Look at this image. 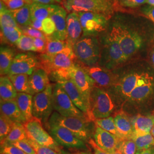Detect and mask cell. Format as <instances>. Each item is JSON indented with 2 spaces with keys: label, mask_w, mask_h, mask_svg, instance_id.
Masks as SVG:
<instances>
[{
  "label": "cell",
  "mask_w": 154,
  "mask_h": 154,
  "mask_svg": "<svg viewBox=\"0 0 154 154\" xmlns=\"http://www.w3.org/2000/svg\"><path fill=\"white\" fill-rule=\"evenodd\" d=\"M131 139L133 140L135 143L137 152L154 147V138L151 133L143 135L134 133Z\"/></svg>",
  "instance_id": "cell-34"
},
{
  "label": "cell",
  "mask_w": 154,
  "mask_h": 154,
  "mask_svg": "<svg viewBox=\"0 0 154 154\" xmlns=\"http://www.w3.org/2000/svg\"><path fill=\"white\" fill-rule=\"evenodd\" d=\"M90 122L87 119L78 117H66L54 112L50 116L47 124L58 125L64 127L72 132L77 138L84 142L91 139L92 131Z\"/></svg>",
  "instance_id": "cell-4"
},
{
  "label": "cell",
  "mask_w": 154,
  "mask_h": 154,
  "mask_svg": "<svg viewBox=\"0 0 154 154\" xmlns=\"http://www.w3.org/2000/svg\"><path fill=\"white\" fill-rule=\"evenodd\" d=\"M146 73H131L123 77L119 82L115 84L116 92L121 97L128 98Z\"/></svg>",
  "instance_id": "cell-19"
},
{
  "label": "cell",
  "mask_w": 154,
  "mask_h": 154,
  "mask_svg": "<svg viewBox=\"0 0 154 154\" xmlns=\"http://www.w3.org/2000/svg\"><path fill=\"white\" fill-rule=\"evenodd\" d=\"M2 1L8 9L11 11H14L21 8L26 3L23 0H1Z\"/></svg>",
  "instance_id": "cell-46"
},
{
  "label": "cell",
  "mask_w": 154,
  "mask_h": 154,
  "mask_svg": "<svg viewBox=\"0 0 154 154\" xmlns=\"http://www.w3.org/2000/svg\"><path fill=\"white\" fill-rule=\"evenodd\" d=\"M18 93L31 94L27 74H14L8 75Z\"/></svg>",
  "instance_id": "cell-33"
},
{
  "label": "cell",
  "mask_w": 154,
  "mask_h": 154,
  "mask_svg": "<svg viewBox=\"0 0 154 154\" xmlns=\"http://www.w3.org/2000/svg\"><path fill=\"white\" fill-rule=\"evenodd\" d=\"M11 11L19 26L25 27L30 25L32 21L30 5L26 4L21 8Z\"/></svg>",
  "instance_id": "cell-32"
},
{
  "label": "cell",
  "mask_w": 154,
  "mask_h": 154,
  "mask_svg": "<svg viewBox=\"0 0 154 154\" xmlns=\"http://www.w3.org/2000/svg\"><path fill=\"white\" fill-rule=\"evenodd\" d=\"M23 34L22 29L19 27L1 28V42L9 45H16Z\"/></svg>",
  "instance_id": "cell-31"
},
{
  "label": "cell",
  "mask_w": 154,
  "mask_h": 154,
  "mask_svg": "<svg viewBox=\"0 0 154 154\" xmlns=\"http://www.w3.org/2000/svg\"><path fill=\"white\" fill-rule=\"evenodd\" d=\"M28 141L33 146L37 154H59V153L56 152L54 149L41 146L38 143H35V142L29 139H28Z\"/></svg>",
  "instance_id": "cell-45"
},
{
  "label": "cell",
  "mask_w": 154,
  "mask_h": 154,
  "mask_svg": "<svg viewBox=\"0 0 154 154\" xmlns=\"http://www.w3.org/2000/svg\"><path fill=\"white\" fill-rule=\"evenodd\" d=\"M33 95L25 93H18L16 100L26 122L33 118Z\"/></svg>",
  "instance_id": "cell-26"
},
{
  "label": "cell",
  "mask_w": 154,
  "mask_h": 154,
  "mask_svg": "<svg viewBox=\"0 0 154 154\" xmlns=\"http://www.w3.org/2000/svg\"><path fill=\"white\" fill-rule=\"evenodd\" d=\"M18 92L8 75L0 78V97L1 100H11L16 98Z\"/></svg>",
  "instance_id": "cell-29"
},
{
  "label": "cell",
  "mask_w": 154,
  "mask_h": 154,
  "mask_svg": "<svg viewBox=\"0 0 154 154\" xmlns=\"http://www.w3.org/2000/svg\"><path fill=\"white\" fill-rule=\"evenodd\" d=\"M114 108V105L109 94L95 85L93 88L89 100L88 119L90 121L109 117Z\"/></svg>",
  "instance_id": "cell-3"
},
{
  "label": "cell",
  "mask_w": 154,
  "mask_h": 154,
  "mask_svg": "<svg viewBox=\"0 0 154 154\" xmlns=\"http://www.w3.org/2000/svg\"><path fill=\"white\" fill-rule=\"evenodd\" d=\"M152 81L153 78L146 73L137 86L130 94L128 99L135 102H139L146 99L152 92Z\"/></svg>",
  "instance_id": "cell-20"
},
{
  "label": "cell",
  "mask_w": 154,
  "mask_h": 154,
  "mask_svg": "<svg viewBox=\"0 0 154 154\" xmlns=\"http://www.w3.org/2000/svg\"><path fill=\"white\" fill-rule=\"evenodd\" d=\"M134 133L143 135L151 133L154 126V116L138 115L131 121Z\"/></svg>",
  "instance_id": "cell-25"
},
{
  "label": "cell",
  "mask_w": 154,
  "mask_h": 154,
  "mask_svg": "<svg viewBox=\"0 0 154 154\" xmlns=\"http://www.w3.org/2000/svg\"><path fill=\"white\" fill-rule=\"evenodd\" d=\"M55 1H56L57 2H61L62 0H55Z\"/></svg>",
  "instance_id": "cell-62"
},
{
  "label": "cell",
  "mask_w": 154,
  "mask_h": 154,
  "mask_svg": "<svg viewBox=\"0 0 154 154\" xmlns=\"http://www.w3.org/2000/svg\"><path fill=\"white\" fill-rule=\"evenodd\" d=\"M14 122L12 121L6 116L1 113L0 116V140L2 143L9 134L11 131L12 127L14 124Z\"/></svg>",
  "instance_id": "cell-37"
},
{
  "label": "cell",
  "mask_w": 154,
  "mask_h": 154,
  "mask_svg": "<svg viewBox=\"0 0 154 154\" xmlns=\"http://www.w3.org/2000/svg\"><path fill=\"white\" fill-rule=\"evenodd\" d=\"M29 84L32 95L39 93L49 85V75L44 69L38 68L29 76Z\"/></svg>",
  "instance_id": "cell-22"
},
{
  "label": "cell",
  "mask_w": 154,
  "mask_h": 154,
  "mask_svg": "<svg viewBox=\"0 0 154 154\" xmlns=\"http://www.w3.org/2000/svg\"><path fill=\"white\" fill-rule=\"evenodd\" d=\"M15 53L9 47L1 46L0 49V73L1 76L8 75L14 58Z\"/></svg>",
  "instance_id": "cell-28"
},
{
  "label": "cell",
  "mask_w": 154,
  "mask_h": 154,
  "mask_svg": "<svg viewBox=\"0 0 154 154\" xmlns=\"http://www.w3.org/2000/svg\"><path fill=\"white\" fill-rule=\"evenodd\" d=\"M24 126L28 139L41 146L53 149L58 153H61L63 151L61 146L45 130L42 122L37 118L33 116L32 119L24 124Z\"/></svg>",
  "instance_id": "cell-8"
},
{
  "label": "cell",
  "mask_w": 154,
  "mask_h": 154,
  "mask_svg": "<svg viewBox=\"0 0 154 154\" xmlns=\"http://www.w3.org/2000/svg\"><path fill=\"white\" fill-rule=\"evenodd\" d=\"M72 49L76 58L85 66H95L100 61L99 42L94 36L82 37L73 45Z\"/></svg>",
  "instance_id": "cell-5"
},
{
  "label": "cell",
  "mask_w": 154,
  "mask_h": 154,
  "mask_svg": "<svg viewBox=\"0 0 154 154\" xmlns=\"http://www.w3.org/2000/svg\"><path fill=\"white\" fill-rule=\"evenodd\" d=\"M82 28V36H95L105 30L108 17L94 12H78Z\"/></svg>",
  "instance_id": "cell-12"
},
{
  "label": "cell",
  "mask_w": 154,
  "mask_h": 154,
  "mask_svg": "<svg viewBox=\"0 0 154 154\" xmlns=\"http://www.w3.org/2000/svg\"><path fill=\"white\" fill-rule=\"evenodd\" d=\"M75 58L72 46H69L62 51L55 54H41L38 58L40 68L44 69L48 75L55 71L70 68L75 63Z\"/></svg>",
  "instance_id": "cell-6"
},
{
  "label": "cell",
  "mask_w": 154,
  "mask_h": 154,
  "mask_svg": "<svg viewBox=\"0 0 154 154\" xmlns=\"http://www.w3.org/2000/svg\"><path fill=\"white\" fill-rule=\"evenodd\" d=\"M79 154H92L91 152H78Z\"/></svg>",
  "instance_id": "cell-58"
},
{
  "label": "cell",
  "mask_w": 154,
  "mask_h": 154,
  "mask_svg": "<svg viewBox=\"0 0 154 154\" xmlns=\"http://www.w3.org/2000/svg\"><path fill=\"white\" fill-rule=\"evenodd\" d=\"M58 6V5H46L33 2L30 5L32 18L44 21L50 17Z\"/></svg>",
  "instance_id": "cell-27"
},
{
  "label": "cell",
  "mask_w": 154,
  "mask_h": 154,
  "mask_svg": "<svg viewBox=\"0 0 154 154\" xmlns=\"http://www.w3.org/2000/svg\"><path fill=\"white\" fill-rule=\"evenodd\" d=\"M50 74L52 79L56 82L61 80L70 79L82 94L89 109L90 94L96 85L93 79L83 69L82 66L74 63L69 69L55 71Z\"/></svg>",
  "instance_id": "cell-1"
},
{
  "label": "cell",
  "mask_w": 154,
  "mask_h": 154,
  "mask_svg": "<svg viewBox=\"0 0 154 154\" xmlns=\"http://www.w3.org/2000/svg\"><path fill=\"white\" fill-rule=\"evenodd\" d=\"M34 45L37 51L44 54L46 53L47 46V40L44 39L34 38Z\"/></svg>",
  "instance_id": "cell-47"
},
{
  "label": "cell",
  "mask_w": 154,
  "mask_h": 154,
  "mask_svg": "<svg viewBox=\"0 0 154 154\" xmlns=\"http://www.w3.org/2000/svg\"><path fill=\"white\" fill-rule=\"evenodd\" d=\"M55 32V23L50 17L47 18L42 21V32L46 36L52 35Z\"/></svg>",
  "instance_id": "cell-42"
},
{
  "label": "cell",
  "mask_w": 154,
  "mask_h": 154,
  "mask_svg": "<svg viewBox=\"0 0 154 154\" xmlns=\"http://www.w3.org/2000/svg\"><path fill=\"white\" fill-rule=\"evenodd\" d=\"M56 83L59 84L61 88L65 91L74 104L83 112L88 115V105L82 94L77 88L75 83L70 79L61 80Z\"/></svg>",
  "instance_id": "cell-16"
},
{
  "label": "cell",
  "mask_w": 154,
  "mask_h": 154,
  "mask_svg": "<svg viewBox=\"0 0 154 154\" xmlns=\"http://www.w3.org/2000/svg\"><path fill=\"white\" fill-rule=\"evenodd\" d=\"M1 28L5 27H19L13 16L11 10L6 9L0 11Z\"/></svg>",
  "instance_id": "cell-38"
},
{
  "label": "cell",
  "mask_w": 154,
  "mask_h": 154,
  "mask_svg": "<svg viewBox=\"0 0 154 154\" xmlns=\"http://www.w3.org/2000/svg\"><path fill=\"white\" fill-rule=\"evenodd\" d=\"M151 58H152V63H153V65H154V50L153 51V52H152Z\"/></svg>",
  "instance_id": "cell-59"
},
{
  "label": "cell",
  "mask_w": 154,
  "mask_h": 154,
  "mask_svg": "<svg viewBox=\"0 0 154 154\" xmlns=\"http://www.w3.org/2000/svg\"><path fill=\"white\" fill-rule=\"evenodd\" d=\"M27 4L29 5H31L33 3V1L32 0H23Z\"/></svg>",
  "instance_id": "cell-55"
},
{
  "label": "cell",
  "mask_w": 154,
  "mask_h": 154,
  "mask_svg": "<svg viewBox=\"0 0 154 154\" xmlns=\"http://www.w3.org/2000/svg\"><path fill=\"white\" fill-rule=\"evenodd\" d=\"M102 1H105L110 2V3L112 4H114V0H102Z\"/></svg>",
  "instance_id": "cell-60"
},
{
  "label": "cell",
  "mask_w": 154,
  "mask_h": 154,
  "mask_svg": "<svg viewBox=\"0 0 154 154\" xmlns=\"http://www.w3.org/2000/svg\"><path fill=\"white\" fill-rule=\"evenodd\" d=\"M11 144H13V145L16 146L17 147L21 149L26 154H37L35 149L33 148V146L30 144V143L29 142L28 139L26 140H23L21 141L11 143Z\"/></svg>",
  "instance_id": "cell-43"
},
{
  "label": "cell",
  "mask_w": 154,
  "mask_h": 154,
  "mask_svg": "<svg viewBox=\"0 0 154 154\" xmlns=\"http://www.w3.org/2000/svg\"><path fill=\"white\" fill-rule=\"evenodd\" d=\"M94 142L99 149L110 154L117 149L121 140L114 134L96 126L93 135Z\"/></svg>",
  "instance_id": "cell-15"
},
{
  "label": "cell",
  "mask_w": 154,
  "mask_h": 154,
  "mask_svg": "<svg viewBox=\"0 0 154 154\" xmlns=\"http://www.w3.org/2000/svg\"><path fill=\"white\" fill-rule=\"evenodd\" d=\"M23 34L32 37L33 38H39L44 39L47 40V36L42 32L32 28L29 26L25 27H21Z\"/></svg>",
  "instance_id": "cell-41"
},
{
  "label": "cell",
  "mask_w": 154,
  "mask_h": 154,
  "mask_svg": "<svg viewBox=\"0 0 154 154\" xmlns=\"http://www.w3.org/2000/svg\"><path fill=\"white\" fill-rule=\"evenodd\" d=\"M53 106L54 110L62 116L78 117L89 120L88 115L74 104L65 91L57 83L53 86Z\"/></svg>",
  "instance_id": "cell-7"
},
{
  "label": "cell",
  "mask_w": 154,
  "mask_h": 154,
  "mask_svg": "<svg viewBox=\"0 0 154 154\" xmlns=\"http://www.w3.org/2000/svg\"><path fill=\"white\" fill-rule=\"evenodd\" d=\"M142 11L146 16L148 17L150 20L154 23V6H146L142 9Z\"/></svg>",
  "instance_id": "cell-49"
},
{
  "label": "cell",
  "mask_w": 154,
  "mask_h": 154,
  "mask_svg": "<svg viewBox=\"0 0 154 154\" xmlns=\"http://www.w3.org/2000/svg\"><path fill=\"white\" fill-rule=\"evenodd\" d=\"M146 3L149 4V5L154 6V0H147Z\"/></svg>",
  "instance_id": "cell-54"
},
{
  "label": "cell",
  "mask_w": 154,
  "mask_h": 154,
  "mask_svg": "<svg viewBox=\"0 0 154 154\" xmlns=\"http://www.w3.org/2000/svg\"><path fill=\"white\" fill-rule=\"evenodd\" d=\"M69 46H72L67 41L50 38L47 37V46L46 54L53 55L59 53L66 49Z\"/></svg>",
  "instance_id": "cell-35"
},
{
  "label": "cell",
  "mask_w": 154,
  "mask_h": 154,
  "mask_svg": "<svg viewBox=\"0 0 154 154\" xmlns=\"http://www.w3.org/2000/svg\"><path fill=\"white\" fill-rule=\"evenodd\" d=\"M67 17L66 10L61 6L58 5L57 9L50 17L55 23V32L52 35L47 37L50 38L66 41Z\"/></svg>",
  "instance_id": "cell-18"
},
{
  "label": "cell",
  "mask_w": 154,
  "mask_h": 154,
  "mask_svg": "<svg viewBox=\"0 0 154 154\" xmlns=\"http://www.w3.org/2000/svg\"><path fill=\"white\" fill-rule=\"evenodd\" d=\"M147 0H120L121 5L127 8H136L146 3Z\"/></svg>",
  "instance_id": "cell-48"
},
{
  "label": "cell",
  "mask_w": 154,
  "mask_h": 154,
  "mask_svg": "<svg viewBox=\"0 0 154 154\" xmlns=\"http://www.w3.org/2000/svg\"><path fill=\"white\" fill-rule=\"evenodd\" d=\"M109 34L119 45L128 60L141 48L143 39L139 33L120 23H115Z\"/></svg>",
  "instance_id": "cell-2"
},
{
  "label": "cell",
  "mask_w": 154,
  "mask_h": 154,
  "mask_svg": "<svg viewBox=\"0 0 154 154\" xmlns=\"http://www.w3.org/2000/svg\"><path fill=\"white\" fill-rule=\"evenodd\" d=\"M16 45L19 49L22 51L37 52L34 45V38L24 34L17 41Z\"/></svg>",
  "instance_id": "cell-39"
},
{
  "label": "cell",
  "mask_w": 154,
  "mask_h": 154,
  "mask_svg": "<svg viewBox=\"0 0 154 154\" xmlns=\"http://www.w3.org/2000/svg\"><path fill=\"white\" fill-rule=\"evenodd\" d=\"M63 5L69 12H94L109 17L113 12V4L102 0H65Z\"/></svg>",
  "instance_id": "cell-9"
},
{
  "label": "cell",
  "mask_w": 154,
  "mask_h": 154,
  "mask_svg": "<svg viewBox=\"0 0 154 154\" xmlns=\"http://www.w3.org/2000/svg\"><path fill=\"white\" fill-rule=\"evenodd\" d=\"M38 68L40 65L37 57L32 53H20L14 57L8 75L27 74L29 76Z\"/></svg>",
  "instance_id": "cell-14"
},
{
  "label": "cell",
  "mask_w": 154,
  "mask_h": 154,
  "mask_svg": "<svg viewBox=\"0 0 154 154\" xmlns=\"http://www.w3.org/2000/svg\"><path fill=\"white\" fill-rule=\"evenodd\" d=\"M117 150L122 154H136L137 146L132 139H125L120 140L118 144Z\"/></svg>",
  "instance_id": "cell-40"
},
{
  "label": "cell",
  "mask_w": 154,
  "mask_h": 154,
  "mask_svg": "<svg viewBox=\"0 0 154 154\" xmlns=\"http://www.w3.org/2000/svg\"><path fill=\"white\" fill-rule=\"evenodd\" d=\"M29 26L42 32V21L32 18V21Z\"/></svg>",
  "instance_id": "cell-50"
},
{
  "label": "cell",
  "mask_w": 154,
  "mask_h": 154,
  "mask_svg": "<svg viewBox=\"0 0 154 154\" xmlns=\"http://www.w3.org/2000/svg\"><path fill=\"white\" fill-rule=\"evenodd\" d=\"M122 154V153H121L119 151H118L117 149L116 150V151H114V152H112V153H110V154Z\"/></svg>",
  "instance_id": "cell-56"
},
{
  "label": "cell",
  "mask_w": 154,
  "mask_h": 154,
  "mask_svg": "<svg viewBox=\"0 0 154 154\" xmlns=\"http://www.w3.org/2000/svg\"><path fill=\"white\" fill-rule=\"evenodd\" d=\"M136 154H154V147L138 151Z\"/></svg>",
  "instance_id": "cell-53"
},
{
  "label": "cell",
  "mask_w": 154,
  "mask_h": 154,
  "mask_svg": "<svg viewBox=\"0 0 154 154\" xmlns=\"http://www.w3.org/2000/svg\"><path fill=\"white\" fill-rule=\"evenodd\" d=\"M67 37L66 41L73 46L80 39L82 33V28L77 12H71L67 17Z\"/></svg>",
  "instance_id": "cell-21"
},
{
  "label": "cell",
  "mask_w": 154,
  "mask_h": 154,
  "mask_svg": "<svg viewBox=\"0 0 154 154\" xmlns=\"http://www.w3.org/2000/svg\"><path fill=\"white\" fill-rule=\"evenodd\" d=\"M89 144L91 145L92 148L93 149L94 154H109L102 149H99V147L97 146V144L95 143L94 140L93 139H90L88 142Z\"/></svg>",
  "instance_id": "cell-51"
},
{
  "label": "cell",
  "mask_w": 154,
  "mask_h": 154,
  "mask_svg": "<svg viewBox=\"0 0 154 154\" xmlns=\"http://www.w3.org/2000/svg\"><path fill=\"white\" fill-rule=\"evenodd\" d=\"M94 123L96 126L100 127L106 131L114 134L117 138L120 139L119 133L118 132L117 128L116 127L114 117L109 116L105 118L97 119L94 121Z\"/></svg>",
  "instance_id": "cell-36"
},
{
  "label": "cell",
  "mask_w": 154,
  "mask_h": 154,
  "mask_svg": "<svg viewBox=\"0 0 154 154\" xmlns=\"http://www.w3.org/2000/svg\"><path fill=\"white\" fill-rule=\"evenodd\" d=\"M151 134L152 135V136H153V137L154 138V126L153 127V128H152V130H151Z\"/></svg>",
  "instance_id": "cell-61"
},
{
  "label": "cell",
  "mask_w": 154,
  "mask_h": 154,
  "mask_svg": "<svg viewBox=\"0 0 154 154\" xmlns=\"http://www.w3.org/2000/svg\"><path fill=\"white\" fill-rule=\"evenodd\" d=\"M119 45L110 34L103 39V49L100 54V63L107 69H111L127 61Z\"/></svg>",
  "instance_id": "cell-11"
},
{
  "label": "cell",
  "mask_w": 154,
  "mask_h": 154,
  "mask_svg": "<svg viewBox=\"0 0 154 154\" xmlns=\"http://www.w3.org/2000/svg\"><path fill=\"white\" fill-rule=\"evenodd\" d=\"M1 113L9 118L14 122L25 124L26 121L20 109L16 100H2L0 102Z\"/></svg>",
  "instance_id": "cell-23"
},
{
  "label": "cell",
  "mask_w": 154,
  "mask_h": 154,
  "mask_svg": "<svg viewBox=\"0 0 154 154\" xmlns=\"http://www.w3.org/2000/svg\"><path fill=\"white\" fill-rule=\"evenodd\" d=\"M53 91V85L50 83L44 91L33 95V116L42 123H48L54 110Z\"/></svg>",
  "instance_id": "cell-10"
},
{
  "label": "cell",
  "mask_w": 154,
  "mask_h": 154,
  "mask_svg": "<svg viewBox=\"0 0 154 154\" xmlns=\"http://www.w3.org/2000/svg\"><path fill=\"white\" fill-rule=\"evenodd\" d=\"M50 134L61 146L67 149L88 150L84 142L77 138L69 130L58 125L48 124Z\"/></svg>",
  "instance_id": "cell-13"
},
{
  "label": "cell",
  "mask_w": 154,
  "mask_h": 154,
  "mask_svg": "<svg viewBox=\"0 0 154 154\" xmlns=\"http://www.w3.org/2000/svg\"><path fill=\"white\" fill-rule=\"evenodd\" d=\"M33 2H36L42 4H46V5H54L56 3L55 0H32Z\"/></svg>",
  "instance_id": "cell-52"
},
{
  "label": "cell",
  "mask_w": 154,
  "mask_h": 154,
  "mask_svg": "<svg viewBox=\"0 0 154 154\" xmlns=\"http://www.w3.org/2000/svg\"><path fill=\"white\" fill-rule=\"evenodd\" d=\"M114 119L120 139L121 140L131 139L134 134V130L131 121L128 116L124 112L120 111L116 114Z\"/></svg>",
  "instance_id": "cell-24"
},
{
  "label": "cell",
  "mask_w": 154,
  "mask_h": 154,
  "mask_svg": "<svg viewBox=\"0 0 154 154\" xmlns=\"http://www.w3.org/2000/svg\"><path fill=\"white\" fill-rule=\"evenodd\" d=\"M1 154H27L11 144H1Z\"/></svg>",
  "instance_id": "cell-44"
},
{
  "label": "cell",
  "mask_w": 154,
  "mask_h": 154,
  "mask_svg": "<svg viewBox=\"0 0 154 154\" xmlns=\"http://www.w3.org/2000/svg\"><path fill=\"white\" fill-rule=\"evenodd\" d=\"M28 135L23 124L18 122H14L11 131L9 134L5 139L1 143L2 144H11V143L28 139Z\"/></svg>",
  "instance_id": "cell-30"
},
{
  "label": "cell",
  "mask_w": 154,
  "mask_h": 154,
  "mask_svg": "<svg viewBox=\"0 0 154 154\" xmlns=\"http://www.w3.org/2000/svg\"><path fill=\"white\" fill-rule=\"evenodd\" d=\"M59 154H78V152H77V153H69V152H65V151H62L61 153H59Z\"/></svg>",
  "instance_id": "cell-57"
},
{
  "label": "cell",
  "mask_w": 154,
  "mask_h": 154,
  "mask_svg": "<svg viewBox=\"0 0 154 154\" xmlns=\"http://www.w3.org/2000/svg\"><path fill=\"white\" fill-rule=\"evenodd\" d=\"M82 66L88 75L93 79L97 86L109 87L116 84V77L109 69L99 66Z\"/></svg>",
  "instance_id": "cell-17"
}]
</instances>
